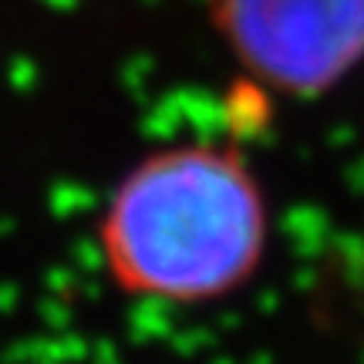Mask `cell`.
I'll use <instances>...</instances> for the list:
<instances>
[{
	"mask_svg": "<svg viewBox=\"0 0 364 364\" xmlns=\"http://www.w3.org/2000/svg\"><path fill=\"white\" fill-rule=\"evenodd\" d=\"M95 240L115 290L203 307L257 277L270 247V203L236 142H172L115 182Z\"/></svg>",
	"mask_w": 364,
	"mask_h": 364,
	"instance_id": "6da1fadb",
	"label": "cell"
},
{
	"mask_svg": "<svg viewBox=\"0 0 364 364\" xmlns=\"http://www.w3.org/2000/svg\"><path fill=\"white\" fill-rule=\"evenodd\" d=\"M213 27L250 88L314 102L364 68V0H213Z\"/></svg>",
	"mask_w": 364,
	"mask_h": 364,
	"instance_id": "7a4b0ae2",
	"label": "cell"
}]
</instances>
